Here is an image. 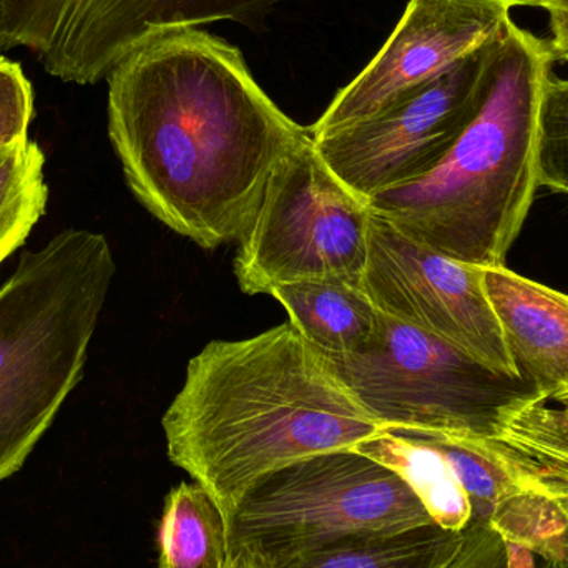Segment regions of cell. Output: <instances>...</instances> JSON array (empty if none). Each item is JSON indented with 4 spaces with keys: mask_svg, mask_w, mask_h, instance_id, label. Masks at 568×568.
Returning a JSON list of instances; mask_svg holds the SVG:
<instances>
[{
    "mask_svg": "<svg viewBox=\"0 0 568 568\" xmlns=\"http://www.w3.org/2000/svg\"><path fill=\"white\" fill-rule=\"evenodd\" d=\"M162 426L169 459L209 490L226 519L270 474L354 449L384 429L291 323L206 344L190 359Z\"/></svg>",
    "mask_w": 568,
    "mask_h": 568,
    "instance_id": "obj_2",
    "label": "cell"
},
{
    "mask_svg": "<svg viewBox=\"0 0 568 568\" xmlns=\"http://www.w3.org/2000/svg\"><path fill=\"white\" fill-rule=\"evenodd\" d=\"M284 0H20L6 45L26 47L49 75L93 85L142 43L222 20L260 30Z\"/></svg>",
    "mask_w": 568,
    "mask_h": 568,
    "instance_id": "obj_9",
    "label": "cell"
},
{
    "mask_svg": "<svg viewBox=\"0 0 568 568\" xmlns=\"http://www.w3.org/2000/svg\"><path fill=\"white\" fill-rule=\"evenodd\" d=\"M537 182L568 195V80L549 75L537 113Z\"/></svg>",
    "mask_w": 568,
    "mask_h": 568,
    "instance_id": "obj_19",
    "label": "cell"
},
{
    "mask_svg": "<svg viewBox=\"0 0 568 568\" xmlns=\"http://www.w3.org/2000/svg\"><path fill=\"white\" fill-rule=\"evenodd\" d=\"M109 80V135L140 203L203 250L239 242L284 156L313 140L266 95L239 47L163 33Z\"/></svg>",
    "mask_w": 568,
    "mask_h": 568,
    "instance_id": "obj_1",
    "label": "cell"
},
{
    "mask_svg": "<svg viewBox=\"0 0 568 568\" xmlns=\"http://www.w3.org/2000/svg\"><path fill=\"white\" fill-rule=\"evenodd\" d=\"M506 544L507 568H537L536 554L513 542Z\"/></svg>",
    "mask_w": 568,
    "mask_h": 568,
    "instance_id": "obj_24",
    "label": "cell"
},
{
    "mask_svg": "<svg viewBox=\"0 0 568 568\" xmlns=\"http://www.w3.org/2000/svg\"><path fill=\"white\" fill-rule=\"evenodd\" d=\"M363 286L381 313L516 374L487 294L486 270L447 258L374 215Z\"/></svg>",
    "mask_w": 568,
    "mask_h": 568,
    "instance_id": "obj_10",
    "label": "cell"
},
{
    "mask_svg": "<svg viewBox=\"0 0 568 568\" xmlns=\"http://www.w3.org/2000/svg\"><path fill=\"white\" fill-rule=\"evenodd\" d=\"M497 2L506 3L510 9L513 7H539L540 0H497Z\"/></svg>",
    "mask_w": 568,
    "mask_h": 568,
    "instance_id": "obj_26",
    "label": "cell"
},
{
    "mask_svg": "<svg viewBox=\"0 0 568 568\" xmlns=\"http://www.w3.org/2000/svg\"><path fill=\"white\" fill-rule=\"evenodd\" d=\"M549 13V40L546 45L550 60L568 62V0H540Z\"/></svg>",
    "mask_w": 568,
    "mask_h": 568,
    "instance_id": "obj_22",
    "label": "cell"
},
{
    "mask_svg": "<svg viewBox=\"0 0 568 568\" xmlns=\"http://www.w3.org/2000/svg\"><path fill=\"white\" fill-rule=\"evenodd\" d=\"M354 449L396 470L440 529L463 532L474 523L469 497L427 434L389 427Z\"/></svg>",
    "mask_w": 568,
    "mask_h": 568,
    "instance_id": "obj_15",
    "label": "cell"
},
{
    "mask_svg": "<svg viewBox=\"0 0 568 568\" xmlns=\"http://www.w3.org/2000/svg\"><path fill=\"white\" fill-rule=\"evenodd\" d=\"M327 359L384 429L493 439L514 414L544 400L516 374L381 311L376 333L359 351Z\"/></svg>",
    "mask_w": 568,
    "mask_h": 568,
    "instance_id": "obj_5",
    "label": "cell"
},
{
    "mask_svg": "<svg viewBox=\"0 0 568 568\" xmlns=\"http://www.w3.org/2000/svg\"><path fill=\"white\" fill-rule=\"evenodd\" d=\"M439 568H507L506 544L487 524L474 520L459 532Z\"/></svg>",
    "mask_w": 568,
    "mask_h": 568,
    "instance_id": "obj_21",
    "label": "cell"
},
{
    "mask_svg": "<svg viewBox=\"0 0 568 568\" xmlns=\"http://www.w3.org/2000/svg\"><path fill=\"white\" fill-rule=\"evenodd\" d=\"M229 524L232 544L253 547L275 567L344 540L436 523L396 470L359 450L339 449L260 480Z\"/></svg>",
    "mask_w": 568,
    "mask_h": 568,
    "instance_id": "obj_6",
    "label": "cell"
},
{
    "mask_svg": "<svg viewBox=\"0 0 568 568\" xmlns=\"http://www.w3.org/2000/svg\"><path fill=\"white\" fill-rule=\"evenodd\" d=\"M459 532L439 526L359 537L321 547L273 568H439Z\"/></svg>",
    "mask_w": 568,
    "mask_h": 568,
    "instance_id": "obj_17",
    "label": "cell"
},
{
    "mask_svg": "<svg viewBox=\"0 0 568 568\" xmlns=\"http://www.w3.org/2000/svg\"><path fill=\"white\" fill-rule=\"evenodd\" d=\"M499 33L386 109L314 136L317 155L366 200L433 172L479 110Z\"/></svg>",
    "mask_w": 568,
    "mask_h": 568,
    "instance_id": "obj_8",
    "label": "cell"
},
{
    "mask_svg": "<svg viewBox=\"0 0 568 568\" xmlns=\"http://www.w3.org/2000/svg\"><path fill=\"white\" fill-rule=\"evenodd\" d=\"M226 568H273L265 556L253 547L232 544L229 566Z\"/></svg>",
    "mask_w": 568,
    "mask_h": 568,
    "instance_id": "obj_23",
    "label": "cell"
},
{
    "mask_svg": "<svg viewBox=\"0 0 568 568\" xmlns=\"http://www.w3.org/2000/svg\"><path fill=\"white\" fill-rule=\"evenodd\" d=\"M232 540L222 507L199 483L170 490L159 527V568H226Z\"/></svg>",
    "mask_w": 568,
    "mask_h": 568,
    "instance_id": "obj_16",
    "label": "cell"
},
{
    "mask_svg": "<svg viewBox=\"0 0 568 568\" xmlns=\"http://www.w3.org/2000/svg\"><path fill=\"white\" fill-rule=\"evenodd\" d=\"M373 219L369 200L344 185L310 140L276 166L239 240L240 290L253 296L310 280L363 283Z\"/></svg>",
    "mask_w": 568,
    "mask_h": 568,
    "instance_id": "obj_7",
    "label": "cell"
},
{
    "mask_svg": "<svg viewBox=\"0 0 568 568\" xmlns=\"http://www.w3.org/2000/svg\"><path fill=\"white\" fill-rule=\"evenodd\" d=\"M486 290L499 317L514 373L546 403L568 404V294L517 275L486 270Z\"/></svg>",
    "mask_w": 568,
    "mask_h": 568,
    "instance_id": "obj_12",
    "label": "cell"
},
{
    "mask_svg": "<svg viewBox=\"0 0 568 568\" xmlns=\"http://www.w3.org/2000/svg\"><path fill=\"white\" fill-rule=\"evenodd\" d=\"M33 119V90L22 67L0 55V146L26 139Z\"/></svg>",
    "mask_w": 568,
    "mask_h": 568,
    "instance_id": "obj_20",
    "label": "cell"
},
{
    "mask_svg": "<svg viewBox=\"0 0 568 568\" xmlns=\"http://www.w3.org/2000/svg\"><path fill=\"white\" fill-rule=\"evenodd\" d=\"M45 156L29 136L0 146V263L23 245L45 215Z\"/></svg>",
    "mask_w": 568,
    "mask_h": 568,
    "instance_id": "obj_18",
    "label": "cell"
},
{
    "mask_svg": "<svg viewBox=\"0 0 568 568\" xmlns=\"http://www.w3.org/2000/svg\"><path fill=\"white\" fill-rule=\"evenodd\" d=\"M272 296L301 336L326 356L356 353L376 333L379 310L363 283L310 280L276 287Z\"/></svg>",
    "mask_w": 568,
    "mask_h": 568,
    "instance_id": "obj_13",
    "label": "cell"
},
{
    "mask_svg": "<svg viewBox=\"0 0 568 568\" xmlns=\"http://www.w3.org/2000/svg\"><path fill=\"white\" fill-rule=\"evenodd\" d=\"M510 7L497 0H409L383 49L334 97L311 135L361 122L426 85L497 36Z\"/></svg>",
    "mask_w": 568,
    "mask_h": 568,
    "instance_id": "obj_11",
    "label": "cell"
},
{
    "mask_svg": "<svg viewBox=\"0 0 568 568\" xmlns=\"http://www.w3.org/2000/svg\"><path fill=\"white\" fill-rule=\"evenodd\" d=\"M105 236L67 230L0 290V483L26 464L82 379L115 276Z\"/></svg>",
    "mask_w": 568,
    "mask_h": 568,
    "instance_id": "obj_4",
    "label": "cell"
},
{
    "mask_svg": "<svg viewBox=\"0 0 568 568\" xmlns=\"http://www.w3.org/2000/svg\"><path fill=\"white\" fill-rule=\"evenodd\" d=\"M489 440L520 489L568 516V404L546 400L514 414Z\"/></svg>",
    "mask_w": 568,
    "mask_h": 568,
    "instance_id": "obj_14",
    "label": "cell"
},
{
    "mask_svg": "<svg viewBox=\"0 0 568 568\" xmlns=\"http://www.w3.org/2000/svg\"><path fill=\"white\" fill-rule=\"evenodd\" d=\"M19 3L20 0H0V49L6 45L7 30H9L10 20L19 9Z\"/></svg>",
    "mask_w": 568,
    "mask_h": 568,
    "instance_id": "obj_25",
    "label": "cell"
},
{
    "mask_svg": "<svg viewBox=\"0 0 568 568\" xmlns=\"http://www.w3.org/2000/svg\"><path fill=\"white\" fill-rule=\"evenodd\" d=\"M550 65L546 40L507 20L469 125L433 172L373 196L374 215L447 258L506 266L539 190L537 113Z\"/></svg>",
    "mask_w": 568,
    "mask_h": 568,
    "instance_id": "obj_3",
    "label": "cell"
}]
</instances>
